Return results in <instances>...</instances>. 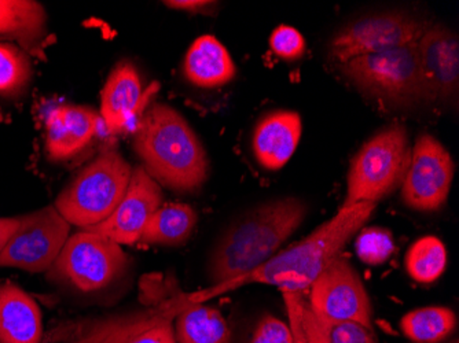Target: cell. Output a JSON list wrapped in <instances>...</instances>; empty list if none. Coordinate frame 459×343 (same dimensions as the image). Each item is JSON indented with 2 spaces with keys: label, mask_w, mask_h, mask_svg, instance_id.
<instances>
[{
  "label": "cell",
  "mask_w": 459,
  "mask_h": 343,
  "mask_svg": "<svg viewBox=\"0 0 459 343\" xmlns=\"http://www.w3.org/2000/svg\"><path fill=\"white\" fill-rule=\"evenodd\" d=\"M249 343H295V337L289 323L273 314H265L257 322Z\"/></svg>",
  "instance_id": "cell-29"
},
{
  "label": "cell",
  "mask_w": 459,
  "mask_h": 343,
  "mask_svg": "<svg viewBox=\"0 0 459 343\" xmlns=\"http://www.w3.org/2000/svg\"><path fill=\"white\" fill-rule=\"evenodd\" d=\"M420 65L430 102L456 97L459 81V40L443 25L428 27L417 41Z\"/></svg>",
  "instance_id": "cell-15"
},
{
  "label": "cell",
  "mask_w": 459,
  "mask_h": 343,
  "mask_svg": "<svg viewBox=\"0 0 459 343\" xmlns=\"http://www.w3.org/2000/svg\"><path fill=\"white\" fill-rule=\"evenodd\" d=\"M307 291V303L318 316L373 330V308L368 291L359 273L342 255L330 262Z\"/></svg>",
  "instance_id": "cell-11"
},
{
  "label": "cell",
  "mask_w": 459,
  "mask_h": 343,
  "mask_svg": "<svg viewBox=\"0 0 459 343\" xmlns=\"http://www.w3.org/2000/svg\"><path fill=\"white\" fill-rule=\"evenodd\" d=\"M303 124L296 112L280 110L257 123L252 147L257 162L267 170H280L290 161L300 143Z\"/></svg>",
  "instance_id": "cell-18"
},
{
  "label": "cell",
  "mask_w": 459,
  "mask_h": 343,
  "mask_svg": "<svg viewBox=\"0 0 459 343\" xmlns=\"http://www.w3.org/2000/svg\"><path fill=\"white\" fill-rule=\"evenodd\" d=\"M41 312L14 283L0 285V343H43Z\"/></svg>",
  "instance_id": "cell-19"
},
{
  "label": "cell",
  "mask_w": 459,
  "mask_h": 343,
  "mask_svg": "<svg viewBox=\"0 0 459 343\" xmlns=\"http://www.w3.org/2000/svg\"><path fill=\"white\" fill-rule=\"evenodd\" d=\"M236 64L215 36L195 39L183 62V73L200 89H218L236 76Z\"/></svg>",
  "instance_id": "cell-20"
},
{
  "label": "cell",
  "mask_w": 459,
  "mask_h": 343,
  "mask_svg": "<svg viewBox=\"0 0 459 343\" xmlns=\"http://www.w3.org/2000/svg\"><path fill=\"white\" fill-rule=\"evenodd\" d=\"M342 73L360 91L394 105L430 102L420 65L417 41L403 47L358 56L342 64Z\"/></svg>",
  "instance_id": "cell-8"
},
{
  "label": "cell",
  "mask_w": 459,
  "mask_h": 343,
  "mask_svg": "<svg viewBox=\"0 0 459 343\" xmlns=\"http://www.w3.org/2000/svg\"><path fill=\"white\" fill-rule=\"evenodd\" d=\"M288 322L303 335L307 343H377L373 330L351 322H333L314 313L306 293L283 291Z\"/></svg>",
  "instance_id": "cell-17"
},
{
  "label": "cell",
  "mask_w": 459,
  "mask_h": 343,
  "mask_svg": "<svg viewBox=\"0 0 459 343\" xmlns=\"http://www.w3.org/2000/svg\"><path fill=\"white\" fill-rule=\"evenodd\" d=\"M174 322L177 343H229V326L218 309L180 299Z\"/></svg>",
  "instance_id": "cell-21"
},
{
  "label": "cell",
  "mask_w": 459,
  "mask_h": 343,
  "mask_svg": "<svg viewBox=\"0 0 459 343\" xmlns=\"http://www.w3.org/2000/svg\"><path fill=\"white\" fill-rule=\"evenodd\" d=\"M454 161L435 136L425 133L411 147L409 169L402 183V200L412 210H439L447 202Z\"/></svg>",
  "instance_id": "cell-12"
},
{
  "label": "cell",
  "mask_w": 459,
  "mask_h": 343,
  "mask_svg": "<svg viewBox=\"0 0 459 343\" xmlns=\"http://www.w3.org/2000/svg\"><path fill=\"white\" fill-rule=\"evenodd\" d=\"M455 314L443 306H428L404 314L402 331L417 343H437L455 329Z\"/></svg>",
  "instance_id": "cell-24"
},
{
  "label": "cell",
  "mask_w": 459,
  "mask_h": 343,
  "mask_svg": "<svg viewBox=\"0 0 459 343\" xmlns=\"http://www.w3.org/2000/svg\"><path fill=\"white\" fill-rule=\"evenodd\" d=\"M71 224L51 205L21 216L20 227L0 254V267L28 272L50 270L65 246Z\"/></svg>",
  "instance_id": "cell-9"
},
{
  "label": "cell",
  "mask_w": 459,
  "mask_h": 343,
  "mask_svg": "<svg viewBox=\"0 0 459 343\" xmlns=\"http://www.w3.org/2000/svg\"><path fill=\"white\" fill-rule=\"evenodd\" d=\"M32 77V65L27 54L14 45L0 43V94L22 91Z\"/></svg>",
  "instance_id": "cell-26"
},
{
  "label": "cell",
  "mask_w": 459,
  "mask_h": 343,
  "mask_svg": "<svg viewBox=\"0 0 459 343\" xmlns=\"http://www.w3.org/2000/svg\"><path fill=\"white\" fill-rule=\"evenodd\" d=\"M133 167L120 153L107 150L80 170L61 191L56 206L71 226L90 229L103 223L123 200Z\"/></svg>",
  "instance_id": "cell-4"
},
{
  "label": "cell",
  "mask_w": 459,
  "mask_h": 343,
  "mask_svg": "<svg viewBox=\"0 0 459 343\" xmlns=\"http://www.w3.org/2000/svg\"><path fill=\"white\" fill-rule=\"evenodd\" d=\"M404 264L412 280L429 285L445 272L447 267V250L439 238L429 235L410 247Z\"/></svg>",
  "instance_id": "cell-25"
},
{
  "label": "cell",
  "mask_w": 459,
  "mask_h": 343,
  "mask_svg": "<svg viewBox=\"0 0 459 343\" xmlns=\"http://www.w3.org/2000/svg\"><path fill=\"white\" fill-rule=\"evenodd\" d=\"M427 28L420 18L404 13L368 15L340 30L330 43V54L345 64L358 56L411 45Z\"/></svg>",
  "instance_id": "cell-10"
},
{
  "label": "cell",
  "mask_w": 459,
  "mask_h": 343,
  "mask_svg": "<svg viewBox=\"0 0 459 343\" xmlns=\"http://www.w3.org/2000/svg\"><path fill=\"white\" fill-rule=\"evenodd\" d=\"M355 249L360 262L368 265L384 264L394 252V236L388 229L371 227L358 235Z\"/></svg>",
  "instance_id": "cell-27"
},
{
  "label": "cell",
  "mask_w": 459,
  "mask_h": 343,
  "mask_svg": "<svg viewBox=\"0 0 459 343\" xmlns=\"http://www.w3.org/2000/svg\"><path fill=\"white\" fill-rule=\"evenodd\" d=\"M411 146L402 124H392L368 139L350 165L347 195L342 206L376 203L403 183Z\"/></svg>",
  "instance_id": "cell-6"
},
{
  "label": "cell",
  "mask_w": 459,
  "mask_h": 343,
  "mask_svg": "<svg viewBox=\"0 0 459 343\" xmlns=\"http://www.w3.org/2000/svg\"><path fill=\"white\" fill-rule=\"evenodd\" d=\"M308 214L306 201L281 198L242 214L221 234L208 260V279L215 290L254 272L277 254Z\"/></svg>",
  "instance_id": "cell-1"
},
{
  "label": "cell",
  "mask_w": 459,
  "mask_h": 343,
  "mask_svg": "<svg viewBox=\"0 0 459 343\" xmlns=\"http://www.w3.org/2000/svg\"><path fill=\"white\" fill-rule=\"evenodd\" d=\"M161 205V185L152 179L143 167H135L127 191L115 211L103 223L87 231L103 235L120 246H130L141 241L142 232L149 219Z\"/></svg>",
  "instance_id": "cell-13"
},
{
  "label": "cell",
  "mask_w": 459,
  "mask_h": 343,
  "mask_svg": "<svg viewBox=\"0 0 459 343\" xmlns=\"http://www.w3.org/2000/svg\"><path fill=\"white\" fill-rule=\"evenodd\" d=\"M164 4L172 9L183 10V12L201 13L216 4L204 2V0H174V2H165Z\"/></svg>",
  "instance_id": "cell-30"
},
{
  "label": "cell",
  "mask_w": 459,
  "mask_h": 343,
  "mask_svg": "<svg viewBox=\"0 0 459 343\" xmlns=\"http://www.w3.org/2000/svg\"><path fill=\"white\" fill-rule=\"evenodd\" d=\"M376 203H355L342 206L326 223L311 232L298 244L278 252L262 267L244 278L229 283L221 290H234L239 286H275L281 291L307 293L309 286L342 255L348 242L370 220Z\"/></svg>",
  "instance_id": "cell-3"
},
{
  "label": "cell",
  "mask_w": 459,
  "mask_h": 343,
  "mask_svg": "<svg viewBox=\"0 0 459 343\" xmlns=\"http://www.w3.org/2000/svg\"><path fill=\"white\" fill-rule=\"evenodd\" d=\"M133 146L149 176L174 193L192 194L208 179L210 159L205 149L172 106H149L134 131Z\"/></svg>",
  "instance_id": "cell-2"
},
{
  "label": "cell",
  "mask_w": 459,
  "mask_h": 343,
  "mask_svg": "<svg viewBox=\"0 0 459 343\" xmlns=\"http://www.w3.org/2000/svg\"><path fill=\"white\" fill-rule=\"evenodd\" d=\"M20 223L21 216H17V218L0 219V254L4 252L13 234L17 231Z\"/></svg>",
  "instance_id": "cell-31"
},
{
  "label": "cell",
  "mask_w": 459,
  "mask_h": 343,
  "mask_svg": "<svg viewBox=\"0 0 459 343\" xmlns=\"http://www.w3.org/2000/svg\"><path fill=\"white\" fill-rule=\"evenodd\" d=\"M289 326H290L291 331H293V337H295V343H307L306 339H304L303 338V335L300 334V331H299V330L296 329V327L293 326V324L289 323Z\"/></svg>",
  "instance_id": "cell-32"
},
{
  "label": "cell",
  "mask_w": 459,
  "mask_h": 343,
  "mask_svg": "<svg viewBox=\"0 0 459 343\" xmlns=\"http://www.w3.org/2000/svg\"><path fill=\"white\" fill-rule=\"evenodd\" d=\"M130 265L120 244L82 229L69 236L48 270L51 282L82 296H95L120 282Z\"/></svg>",
  "instance_id": "cell-7"
},
{
  "label": "cell",
  "mask_w": 459,
  "mask_h": 343,
  "mask_svg": "<svg viewBox=\"0 0 459 343\" xmlns=\"http://www.w3.org/2000/svg\"><path fill=\"white\" fill-rule=\"evenodd\" d=\"M197 219V211L186 203L161 205L149 219L139 242L157 246H180L195 231Z\"/></svg>",
  "instance_id": "cell-22"
},
{
  "label": "cell",
  "mask_w": 459,
  "mask_h": 343,
  "mask_svg": "<svg viewBox=\"0 0 459 343\" xmlns=\"http://www.w3.org/2000/svg\"><path fill=\"white\" fill-rule=\"evenodd\" d=\"M46 12L30 0H0V36L24 47H35L46 38Z\"/></svg>",
  "instance_id": "cell-23"
},
{
  "label": "cell",
  "mask_w": 459,
  "mask_h": 343,
  "mask_svg": "<svg viewBox=\"0 0 459 343\" xmlns=\"http://www.w3.org/2000/svg\"><path fill=\"white\" fill-rule=\"evenodd\" d=\"M271 51L278 58L296 61L306 53V40L296 28L281 25L270 36Z\"/></svg>",
  "instance_id": "cell-28"
},
{
  "label": "cell",
  "mask_w": 459,
  "mask_h": 343,
  "mask_svg": "<svg viewBox=\"0 0 459 343\" xmlns=\"http://www.w3.org/2000/svg\"><path fill=\"white\" fill-rule=\"evenodd\" d=\"M157 90L159 84L154 82L143 91L135 66L128 61L118 62L100 92V118L108 133H118L133 125L135 131Z\"/></svg>",
  "instance_id": "cell-14"
},
{
  "label": "cell",
  "mask_w": 459,
  "mask_h": 343,
  "mask_svg": "<svg viewBox=\"0 0 459 343\" xmlns=\"http://www.w3.org/2000/svg\"><path fill=\"white\" fill-rule=\"evenodd\" d=\"M180 299L128 313L56 322L43 343H177L174 319Z\"/></svg>",
  "instance_id": "cell-5"
},
{
  "label": "cell",
  "mask_w": 459,
  "mask_h": 343,
  "mask_svg": "<svg viewBox=\"0 0 459 343\" xmlns=\"http://www.w3.org/2000/svg\"><path fill=\"white\" fill-rule=\"evenodd\" d=\"M102 123L91 107L58 105L46 117V151L56 161L74 159L97 136Z\"/></svg>",
  "instance_id": "cell-16"
}]
</instances>
